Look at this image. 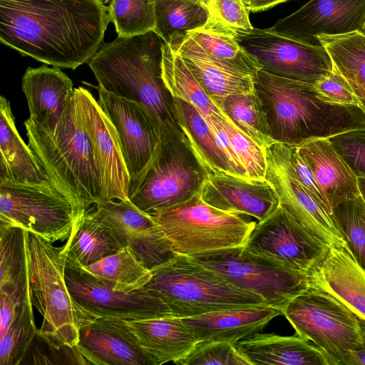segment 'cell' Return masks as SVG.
Here are the masks:
<instances>
[{"label": "cell", "mask_w": 365, "mask_h": 365, "mask_svg": "<svg viewBox=\"0 0 365 365\" xmlns=\"http://www.w3.org/2000/svg\"><path fill=\"white\" fill-rule=\"evenodd\" d=\"M71 79L60 68L43 64L27 68L22 77V91L29 118L41 127L53 130L74 93Z\"/></svg>", "instance_id": "cell-25"}, {"label": "cell", "mask_w": 365, "mask_h": 365, "mask_svg": "<svg viewBox=\"0 0 365 365\" xmlns=\"http://www.w3.org/2000/svg\"><path fill=\"white\" fill-rule=\"evenodd\" d=\"M74 97L101 175L102 202L129 200L130 178L114 126L88 90L75 88Z\"/></svg>", "instance_id": "cell-15"}, {"label": "cell", "mask_w": 365, "mask_h": 365, "mask_svg": "<svg viewBox=\"0 0 365 365\" xmlns=\"http://www.w3.org/2000/svg\"><path fill=\"white\" fill-rule=\"evenodd\" d=\"M242 1L247 6L252 0H242Z\"/></svg>", "instance_id": "cell-52"}, {"label": "cell", "mask_w": 365, "mask_h": 365, "mask_svg": "<svg viewBox=\"0 0 365 365\" xmlns=\"http://www.w3.org/2000/svg\"><path fill=\"white\" fill-rule=\"evenodd\" d=\"M234 345L251 365H329L320 349L299 335L258 332Z\"/></svg>", "instance_id": "cell-29"}, {"label": "cell", "mask_w": 365, "mask_h": 365, "mask_svg": "<svg viewBox=\"0 0 365 365\" xmlns=\"http://www.w3.org/2000/svg\"><path fill=\"white\" fill-rule=\"evenodd\" d=\"M224 114L248 137L267 147L274 142L269 138L261 101L255 91L230 95L220 106Z\"/></svg>", "instance_id": "cell-38"}, {"label": "cell", "mask_w": 365, "mask_h": 365, "mask_svg": "<svg viewBox=\"0 0 365 365\" xmlns=\"http://www.w3.org/2000/svg\"><path fill=\"white\" fill-rule=\"evenodd\" d=\"M79 269L111 289L126 293L143 289L152 276L150 269L128 245L111 255Z\"/></svg>", "instance_id": "cell-34"}, {"label": "cell", "mask_w": 365, "mask_h": 365, "mask_svg": "<svg viewBox=\"0 0 365 365\" xmlns=\"http://www.w3.org/2000/svg\"><path fill=\"white\" fill-rule=\"evenodd\" d=\"M150 217L174 252L185 256L245 246L256 225L247 215L207 204L200 191Z\"/></svg>", "instance_id": "cell-8"}, {"label": "cell", "mask_w": 365, "mask_h": 365, "mask_svg": "<svg viewBox=\"0 0 365 365\" xmlns=\"http://www.w3.org/2000/svg\"><path fill=\"white\" fill-rule=\"evenodd\" d=\"M308 274L310 285L331 294L365 322V269L346 246L329 247Z\"/></svg>", "instance_id": "cell-22"}, {"label": "cell", "mask_w": 365, "mask_h": 365, "mask_svg": "<svg viewBox=\"0 0 365 365\" xmlns=\"http://www.w3.org/2000/svg\"><path fill=\"white\" fill-rule=\"evenodd\" d=\"M204 117L214 134L217 143L227 158L235 175L240 178H248L244 167L232 148L229 136L222 125L220 120L221 117L215 115Z\"/></svg>", "instance_id": "cell-47"}, {"label": "cell", "mask_w": 365, "mask_h": 365, "mask_svg": "<svg viewBox=\"0 0 365 365\" xmlns=\"http://www.w3.org/2000/svg\"><path fill=\"white\" fill-rule=\"evenodd\" d=\"M189 36L210 58L230 69L254 77L260 69L228 29L210 19L203 27L190 31Z\"/></svg>", "instance_id": "cell-35"}, {"label": "cell", "mask_w": 365, "mask_h": 365, "mask_svg": "<svg viewBox=\"0 0 365 365\" xmlns=\"http://www.w3.org/2000/svg\"><path fill=\"white\" fill-rule=\"evenodd\" d=\"M331 216L346 249L365 269V201L359 196L333 208Z\"/></svg>", "instance_id": "cell-40"}, {"label": "cell", "mask_w": 365, "mask_h": 365, "mask_svg": "<svg viewBox=\"0 0 365 365\" xmlns=\"http://www.w3.org/2000/svg\"><path fill=\"white\" fill-rule=\"evenodd\" d=\"M110 22L102 0H0L1 43L60 68L88 63Z\"/></svg>", "instance_id": "cell-1"}, {"label": "cell", "mask_w": 365, "mask_h": 365, "mask_svg": "<svg viewBox=\"0 0 365 365\" xmlns=\"http://www.w3.org/2000/svg\"><path fill=\"white\" fill-rule=\"evenodd\" d=\"M65 277L73 298L96 318L174 317L165 301L145 287L130 293L116 291L75 267H66Z\"/></svg>", "instance_id": "cell-14"}, {"label": "cell", "mask_w": 365, "mask_h": 365, "mask_svg": "<svg viewBox=\"0 0 365 365\" xmlns=\"http://www.w3.org/2000/svg\"><path fill=\"white\" fill-rule=\"evenodd\" d=\"M178 365H251L234 344L222 341H200L185 356L174 362Z\"/></svg>", "instance_id": "cell-43"}, {"label": "cell", "mask_w": 365, "mask_h": 365, "mask_svg": "<svg viewBox=\"0 0 365 365\" xmlns=\"http://www.w3.org/2000/svg\"><path fill=\"white\" fill-rule=\"evenodd\" d=\"M210 16L205 6L192 0H155V32L171 48L203 27Z\"/></svg>", "instance_id": "cell-33"}, {"label": "cell", "mask_w": 365, "mask_h": 365, "mask_svg": "<svg viewBox=\"0 0 365 365\" xmlns=\"http://www.w3.org/2000/svg\"><path fill=\"white\" fill-rule=\"evenodd\" d=\"M315 86L324 96L334 102L361 108L360 102L350 86L334 66L331 73L316 83Z\"/></svg>", "instance_id": "cell-46"}, {"label": "cell", "mask_w": 365, "mask_h": 365, "mask_svg": "<svg viewBox=\"0 0 365 365\" xmlns=\"http://www.w3.org/2000/svg\"><path fill=\"white\" fill-rule=\"evenodd\" d=\"M210 175L179 125L163 130L156 152L128 197L140 210L151 215L182 202L201 188Z\"/></svg>", "instance_id": "cell-7"}, {"label": "cell", "mask_w": 365, "mask_h": 365, "mask_svg": "<svg viewBox=\"0 0 365 365\" xmlns=\"http://www.w3.org/2000/svg\"><path fill=\"white\" fill-rule=\"evenodd\" d=\"M118 36L132 37L155 28V0H105Z\"/></svg>", "instance_id": "cell-41"}, {"label": "cell", "mask_w": 365, "mask_h": 365, "mask_svg": "<svg viewBox=\"0 0 365 365\" xmlns=\"http://www.w3.org/2000/svg\"><path fill=\"white\" fill-rule=\"evenodd\" d=\"M192 1H199V2H201L204 4V1L205 0H192Z\"/></svg>", "instance_id": "cell-53"}, {"label": "cell", "mask_w": 365, "mask_h": 365, "mask_svg": "<svg viewBox=\"0 0 365 365\" xmlns=\"http://www.w3.org/2000/svg\"><path fill=\"white\" fill-rule=\"evenodd\" d=\"M295 146L319 184L330 214L340 203L360 195L356 175L329 138L312 140Z\"/></svg>", "instance_id": "cell-23"}, {"label": "cell", "mask_w": 365, "mask_h": 365, "mask_svg": "<svg viewBox=\"0 0 365 365\" xmlns=\"http://www.w3.org/2000/svg\"><path fill=\"white\" fill-rule=\"evenodd\" d=\"M287 1L289 0H252L247 8L250 11H261Z\"/></svg>", "instance_id": "cell-50"}, {"label": "cell", "mask_w": 365, "mask_h": 365, "mask_svg": "<svg viewBox=\"0 0 365 365\" xmlns=\"http://www.w3.org/2000/svg\"><path fill=\"white\" fill-rule=\"evenodd\" d=\"M124 244L93 205L73 223L63 251L66 266L83 267L111 255Z\"/></svg>", "instance_id": "cell-27"}, {"label": "cell", "mask_w": 365, "mask_h": 365, "mask_svg": "<svg viewBox=\"0 0 365 365\" xmlns=\"http://www.w3.org/2000/svg\"><path fill=\"white\" fill-rule=\"evenodd\" d=\"M29 146L52 184L73 204L77 219L102 202V181L74 93L53 130L29 118Z\"/></svg>", "instance_id": "cell-4"}, {"label": "cell", "mask_w": 365, "mask_h": 365, "mask_svg": "<svg viewBox=\"0 0 365 365\" xmlns=\"http://www.w3.org/2000/svg\"><path fill=\"white\" fill-rule=\"evenodd\" d=\"M102 319L143 352L153 365L174 363L198 342L192 329L179 317Z\"/></svg>", "instance_id": "cell-19"}, {"label": "cell", "mask_w": 365, "mask_h": 365, "mask_svg": "<svg viewBox=\"0 0 365 365\" xmlns=\"http://www.w3.org/2000/svg\"><path fill=\"white\" fill-rule=\"evenodd\" d=\"M361 324L364 334V345L361 349L351 353L345 365H365V322L361 320Z\"/></svg>", "instance_id": "cell-49"}, {"label": "cell", "mask_w": 365, "mask_h": 365, "mask_svg": "<svg viewBox=\"0 0 365 365\" xmlns=\"http://www.w3.org/2000/svg\"><path fill=\"white\" fill-rule=\"evenodd\" d=\"M364 26L365 0H310L266 30L302 42L320 45L317 36L362 31Z\"/></svg>", "instance_id": "cell-17"}, {"label": "cell", "mask_w": 365, "mask_h": 365, "mask_svg": "<svg viewBox=\"0 0 365 365\" xmlns=\"http://www.w3.org/2000/svg\"><path fill=\"white\" fill-rule=\"evenodd\" d=\"M24 232L0 225V289L15 292L22 299L29 292Z\"/></svg>", "instance_id": "cell-37"}, {"label": "cell", "mask_w": 365, "mask_h": 365, "mask_svg": "<svg viewBox=\"0 0 365 365\" xmlns=\"http://www.w3.org/2000/svg\"><path fill=\"white\" fill-rule=\"evenodd\" d=\"M220 120L229 136L234 151L245 170L247 177L250 179L265 180L267 168L266 148L245 135L227 117L220 118Z\"/></svg>", "instance_id": "cell-42"}, {"label": "cell", "mask_w": 365, "mask_h": 365, "mask_svg": "<svg viewBox=\"0 0 365 365\" xmlns=\"http://www.w3.org/2000/svg\"><path fill=\"white\" fill-rule=\"evenodd\" d=\"M329 140L356 177H365V128L340 133Z\"/></svg>", "instance_id": "cell-45"}, {"label": "cell", "mask_w": 365, "mask_h": 365, "mask_svg": "<svg viewBox=\"0 0 365 365\" xmlns=\"http://www.w3.org/2000/svg\"><path fill=\"white\" fill-rule=\"evenodd\" d=\"M0 182L52 184L34 153L21 138L9 101L0 98Z\"/></svg>", "instance_id": "cell-28"}, {"label": "cell", "mask_w": 365, "mask_h": 365, "mask_svg": "<svg viewBox=\"0 0 365 365\" xmlns=\"http://www.w3.org/2000/svg\"><path fill=\"white\" fill-rule=\"evenodd\" d=\"M165 41L153 31L103 43L87 63L98 88L142 105L161 130L179 125L174 98L163 78Z\"/></svg>", "instance_id": "cell-3"}, {"label": "cell", "mask_w": 365, "mask_h": 365, "mask_svg": "<svg viewBox=\"0 0 365 365\" xmlns=\"http://www.w3.org/2000/svg\"><path fill=\"white\" fill-rule=\"evenodd\" d=\"M245 247L305 273L320 263L329 247L297 222L282 206L256 223Z\"/></svg>", "instance_id": "cell-13"}, {"label": "cell", "mask_w": 365, "mask_h": 365, "mask_svg": "<svg viewBox=\"0 0 365 365\" xmlns=\"http://www.w3.org/2000/svg\"><path fill=\"white\" fill-rule=\"evenodd\" d=\"M297 335L312 341L329 365H345L364 342L361 320L327 292L310 285L282 312Z\"/></svg>", "instance_id": "cell-9"}, {"label": "cell", "mask_w": 365, "mask_h": 365, "mask_svg": "<svg viewBox=\"0 0 365 365\" xmlns=\"http://www.w3.org/2000/svg\"><path fill=\"white\" fill-rule=\"evenodd\" d=\"M163 78L173 98L184 100L204 115L227 118L202 88L182 57L165 43L163 47Z\"/></svg>", "instance_id": "cell-36"}, {"label": "cell", "mask_w": 365, "mask_h": 365, "mask_svg": "<svg viewBox=\"0 0 365 365\" xmlns=\"http://www.w3.org/2000/svg\"><path fill=\"white\" fill-rule=\"evenodd\" d=\"M282 312L267 304L240 307L182 318L198 342L222 341L235 344L262 330Z\"/></svg>", "instance_id": "cell-24"}, {"label": "cell", "mask_w": 365, "mask_h": 365, "mask_svg": "<svg viewBox=\"0 0 365 365\" xmlns=\"http://www.w3.org/2000/svg\"><path fill=\"white\" fill-rule=\"evenodd\" d=\"M266 151L265 180L275 190L279 205L329 247L346 246L325 205L288 172L270 146Z\"/></svg>", "instance_id": "cell-18"}, {"label": "cell", "mask_w": 365, "mask_h": 365, "mask_svg": "<svg viewBox=\"0 0 365 365\" xmlns=\"http://www.w3.org/2000/svg\"><path fill=\"white\" fill-rule=\"evenodd\" d=\"M317 38L326 48L333 66L346 79L365 113V34L354 31L319 35Z\"/></svg>", "instance_id": "cell-31"}, {"label": "cell", "mask_w": 365, "mask_h": 365, "mask_svg": "<svg viewBox=\"0 0 365 365\" xmlns=\"http://www.w3.org/2000/svg\"><path fill=\"white\" fill-rule=\"evenodd\" d=\"M0 339L13 323L23 299L15 292L0 289Z\"/></svg>", "instance_id": "cell-48"}, {"label": "cell", "mask_w": 365, "mask_h": 365, "mask_svg": "<svg viewBox=\"0 0 365 365\" xmlns=\"http://www.w3.org/2000/svg\"><path fill=\"white\" fill-rule=\"evenodd\" d=\"M77 212L53 184L0 182V225L30 231L53 243L67 240Z\"/></svg>", "instance_id": "cell-11"}, {"label": "cell", "mask_w": 365, "mask_h": 365, "mask_svg": "<svg viewBox=\"0 0 365 365\" xmlns=\"http://www.w3.org/2000/svg\"><path fill=\"white\" fill-rule=\"evenodd\" d=\"M37 333L29 291L11 327L0 339V365L21 364Z\"/></svg>", "instance_id": "cell-39"}, {"label": "cell", "mask_w": 365, "mask_h": 365, "mask_svg": "<svg viewBox=\"0 0 365 365\" xmlns=\"http://www.w3.org/2000/svg\"><path fill=\"white\" fill-rule=\"evenodd\" d=\"M254 82L269 136L274 143L298 145L365 128V113L360 107L332 101L314 83L277 76L260 69Z\"/></svg>", "instance_id": "cell-2"}, {"label": "cell", "mask_w": 365, "mask_h": 365, "mask_svg": "<svg viewBox=\"0 0 365 365\" xmlns=\"http://www.w3.org/2000/svg\"><path fill=\"white\" fill-rule=\"evenodd\" d=\"M200 193L205 202L217 209L253 217L258 222L279 205L275 190L266 180L211 174Z\"/></svg>", "instance_id": "cell-21"}, {"label": "cell", "mask_w": 365, "mask_h": 365, "mask_svg": "<svg viewBox=\"0 0 365 365\" xmlns=\"http://www.w3.org/2000/svg\"><path fill=\"white\" fill-rule=\"evenodd\" d=\"M87 364L153 365L151 361L102 318L83 326L76 346Z\"/></svg>", "instance_id": "cell-30"}, {"label": "cell", "mask_w": 365, "mask_h": 365, "mask_svg": "<svg viewBox=\"0 0 365 365\" xmlns=\"http://www.w3.org/2000/svg\"><path fill=\"white\" fill-rule=\"evenodd\" d=\"M357 180H358V185H359V190L360 192V195L365 201V177L364 176H358Z\"/></svg>", "instance_id": "cell-51"}, {"label": "cell", "mask_w": 365, "mask_h": 365, "mask_svg": "<svg viewBox=\"0 0 365 365\" xmlns=\"http://www.w3.org/2000/svg\"><path fill=\"white\" fill-rule=\"evenodd\" d=\"M218 272L235 286L262 297L267 305L282 312L310 286L308 273L289 268L239 246L188 255Z\"/></svg>", "instance_id": "cell-10"}, {"label": "cell", "mask_w": 365, "mask_h": 365, "mask_svg": "<svg viewBox=\"0 0 365 365\" xmlns=\"http://www.w3.org/2000/svg\"><path fill=\"white\" fill-rule=\"evenodd\" d=\"M94 206L124 245L130 246L149 269L178 255L150 215L140 210L130 200H110Z\"/></svg>", "instance_id": "cell-20"}, {"label": "cell", "mask_w": 365, "mask_h": 365, "mask_svg": "<svg viewBox=\"0 0 365 365\" xmlns=\"http://www.w3.org/2000/svg\"><path fill=\"white\" fill-rule=\"evenodd\" d=\"M96 88L98 103L116 131L132 184L153 159L163 130L142 105Z\"/></svg>", "instance_id": "cell-16"}, {"label": "cell", "mask_w": 365, "mask_h": 365, "mask_svg": "<svg viewBox=\"0 0 365 365\" xmlns=\"http://www.w3.org/2000/svg\"><path fill=\"white\" fill-rule=\"evenodd\" d=\"M361 32H362V33H364V34H365V26H364V29H363V30H362V31H361Z\"/></svg>", "instance_id": "cell-54"}, {"label": "cell", "mask_w": 365, "mask_h": 365, "mask_svg": "<svg viewBox=\"0 0 365 365\" xmlns=\"http://www.w3.org/2000/svg\"><path fill=\"white\" fill-rule=\"evenodd\" d=\"M24 241L31 300L43 317L37 335L57 351L76 348L81 328L96 318L68 290L63 246L55 247L27 230Z\"/></svg>", "instance_id": "cell-5"}, {"label": "cell", "mask_w": 365, "mask_h": 365, "mask_svg": "<svg viewBox=\"0 0 365 365\" xmlns=\"http://www.w3.org/2000/svg\"><path fill=\"white\" fill-rule=\"evenodd\" d=\"M179 126L211 174L235 175L204 115L191 103L174 98Z\"/></svg>", "instance_id": "cell-32"}, {"label": "cell", "mask_w": 365, "mask_h": 365, "mask_svg": "<svg viewBox=\"0 0 365 365\" xmlns=\"http://www.w3.org/2000/svg\"><path fill=\"white\" fill-rule=\"evenodd\" d=\"M227 29L260 70L270 74L315 84L332 70L331 59L322 43L302 42L266 29Z\"/></svg>", "instance_id": "cell-12"}, {"label": "cell", "mask_w": 365, "mask_h": 365, "mask_svg": "<svg viewBox=\"0 0 365 365\" xmlns=\"http://www.w3.org/2000/svg\"><path fill=\"white\" fill-rule=\"evenodd\" d=\"M210 19L231 30H250L248 9L242 0H205Z\"/></svg>", "instance_id": "cell-44"}, {"label": "cell", "mask_w": 365, "mask_h": 365, "mask_svg": "<svg viewBox=\"0 0 365 365\" xmlns=\"http://www.w3.org/2000/svg\"><path fill=\"white\" fill-rule=\"evenodd\" d=\"M150 271L152 276L145 288L164 300L175 317L266 304L259 295L235 286L185 255H178Z\"/></svg>", "instance_id": "cell-6"}, {"label": "cell", "mask_w": 365, "mask_h": 365, "mask_svg": "<svg viewBox=\"0 0 365 365\" xmlns=\"http://www.w3.org/2000/svg\"><path fill=\"white\" fill-rule=\"evenodd\" d=\"M172 48L182 57L205 93L219 108L223 99L230 95L255 91L253 76L230 69L213 60L190 36Z\"/></svg>", "instance_id": "cell-26"}]
</instances>
